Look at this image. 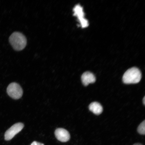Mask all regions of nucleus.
I'll return each instance as SVG.
<instances>
[{
    "mask_svg": "<svg viewBox=\"0 0 145 145\" xmlns=\"http://www.w3.org/2000/svg\"><path fill=\"white\" fill-rule=\"evenodd\" d=\"M54 134L56 138L61 142H66L70 140V134L68 131L64 129H57L55 130Z\"/></svg>",
    "mask_w": 145,
    "mask_h": 145,
    "instance_id": "nucleus-6",
    "label": "nucleus"
},
{
    "mask_svg": "<svg viewBox=\"0 0 145 145\" xmlns=\"http://www.w3.org/2000/svg\"><path fill=\"white\" fill-rule=\"evenodd\" d=\"M89 108L90 111L95 115H99L102 113L103 111L102 106L99 103L97 102L91 103Z\"/></svg>",
    "mask_w": 145,
    "mask_h": 145,
    "instance_id": "nucleus-8",
    "label": "nucleus"
},
{
    "mask_svg": "<svg viewBox=\"0 0 145 145\" xmlns=\"http://www.w3.org/2000/svg\"><path fill=\"white\" fill-rule=\"evenodd\" d=\"M74 15L76 16L80 22L81 27L85 28L89 25L88 21L84 18V14L83 11V8L80 5H76L73 8Z\"/></svg>",
    "mask_w": 145,
    "mask_h": 145,
    "instance_id": "nucleus-5",
    "label": "nucleus"
},
{
    "mask_svg": "<svg viewBox=\"0 0 145 145\" xmlns=\"http://www.w3.org/2000/svg\"><path fill=\"white\" fill-rule=\"evenodd\" d=\"M31 145H44V144H42V143L38 142L36 141H34L32 143Z\"/></svg>",
    "mask_w": 145,
    "mask_h": 145,
    "instance_id": "nucleus-10",
    "label": "nucleus"
},
{
    "mask_svg": "<svg viewBox=\"0 0 145 145\" xmlns=\"http://www.w3.org/2000/svg\"><path fill=\"white\" fill-rule=\"evenodd\" d=\"M143 103H144V104L145 105V97H144V99H143Z\"/></svg>",
    "mask_w": 145,
    "mask_h": 145,
    "instance_id": "nucleus-11",
    "label": "nucleus"
},
{
    "mask_svg": "<svg viewBox=\"0 0 145 145\" xmlns=\"http://www.w3.org/2000/svg\"><path fill=\"white\" fill-rule=\"evenodd\" d=\"M141 73L138 68L133 67L127 71L123 77V81L125 84H136L140 81Z\"/></svg>",
    "mask_w": 145,
    "mask_h": 145,
    "instance_id": "nucleus-1",
    "label": "nucleus"
},
{
    "mask_svg": "<svg viewBox=\"0 0 145 145\" xmlns=\"http://www.w3.org/2000/svg\"><path fill=\"white\" fill-rule=\"evenodd\" d=\"M7 92L11 97L16 99L20 98L23 94L22 88L16 83H12L9 85L7 89Z\"/></svg>",
    "mask_w": 145,
    "mask_h": 145,
    "instance_id": "nucleus-3",
    "label": "nucleus"
},
{
    "mask_svg": "<svg viewBox=\"0 0 145 145\" xmlns=\"http://www.w3.org/2000/svg\"><path fill=\"white\" fill-rule=\"evenodd\" d=\"M24 127V125L21 123H16L7 130L5 133V140L9 141L19 133L22 130Z\"/></svg>",
    "mask_w": 145,
    "mask_h": 145,
    "instance_id": "nucleus-4",
    "label": "nucleus"
},
{
    "mask_svg": "<svg viewBox=\"0 0 145 145\" xmlns=\"http://www.w3.org/2000/svg\"><path fill=\"white\" fill-rule=\"evenodd\" d=\"M138 132L139 134L142 135H144L145 134V121L143 122L139 125L137 129Z\"/></svg>",
    "mask_w": 145,
    "mask_h": 145,
    "instance_id": "nucleus-9",
    "label": "nucleus"
},
{
    "mask_svg": "<svg viewBox=\"0 0 145 145\" xmlns=\"http://www.w3.org/2000/svg\"><path fill=\"white\" fill-rule=\"evenodd\" d=\"M133 145H142L141 144H134Z\"/></svg>",
    "mask_w": 145,
    "mask_h": 145,
    "instance_id": "nucleus-12",
    "label": "nucleus"
},
{
    "mask_svg": "<svg viewBox=\"0 0 145 145\" xmlns=\"http://www.w3.org/2000/svg\"><path fill=\"white\" fill-rule=\"evenodd\" d=\"M9 41L14 50L20 51L24 49L27 45V39L21 33L15 32L9 38Z\"/></svg>",
    "mask_w": 145,
    "mask_h": 145,
    "instance_id": "nucleus-2",
    "label": "nucleus"
},
{
    "mask_svg": "<svg viewBox=\"0 0 145 145\" xmlns=\"http://www.w3.org/2000/svg\"><path fill=\"white\" fill-rule=\"evenodd\" d=\"M81 80L83 84L87 86L90 83H95L96 81V78L92 72H84L82 75Z\"/></svg>",
    "mask_w": 145,
    "mask_h": 145,
    "instance_id": "nucleus-7",
    "label": "nucleus"
}]
</instances>
